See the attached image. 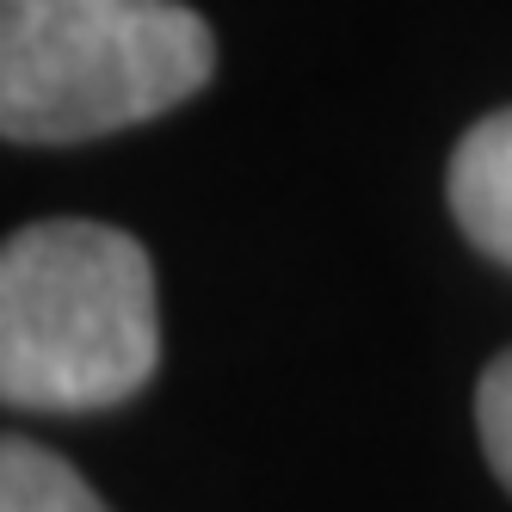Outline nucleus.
I'll return each instance as SVG.
<instances>
[{
    "mask_svg": "<svg viewBox=\"0 0 512 512\" xmlns=\"http://www.w3.org/2000/svg\"><path fill=\"white\" fill-rule=\"evenodd\" d=\"M161 364L155 266L124 229L31 223L0 247V395L87 414L130 401Z\"/></svg>",
    "mask_w": 512,
    "mask_h": 512,
    "instance_id": "f257e3e1",
    "label": "nucleus"
},
{
    "mask_svg": "<svg viewBox=\"0 0 512 512\" xmlns=\"http://www.w3.org/2000/svg\"><path fill=\"white\" fill-rule=\"evenodd\" d=\"M210 68L216 38L179 0H0L7 142H93L149 124Z\"/></svg>",
    "mask_w": 512,
    "mask_h": 512,
    "instance_id": "f03ea898",
    "label": "nucleus"
},
{
    "mask_svg": "<svg viewBox=\"0 0 512 512\" xmlns=\"http://www.w3.org/2000/svg\"><path fill=\"white\" fill-rule=\"evenodd\" d=\"M451 210L463 235L512 266V105L482 118L451 155Z\"/></svg>",
    "mask_w": 512,
    "mask_h": 512,
    "instance_id": "7ed1b4c3",
    "label": "nucleus"
},
{
    "mask_svg": "<svg viewBox=\"0 0 512 512\" xmlns=\"http://www.w3.org/2000/svg\"><path fill=\"white\" fill-rule=\"evenodd\" d=\"M0 512H105L99 494L56 451L7 438L0 445Z\"/></svg>",
    "mask_w": 512,
    "mask_h": 512,
    "instance_id": "20e7f679",
    "label": "nucleus"
},
{
    "mask_svg": "<svg viewBox=\"0 0 512 512\" xmlns=\"http://www.w3.org/2000/svg\"><path fill=\"white\" fill-rule=\"evenodd\" d=\"M475 426H482V451L500 475V488L512 494V346L482 371V389H475Z\"/></svg>",
    "mask_w": 512,
    "mask_h": 512,
    "instance_id": "39448f33",
    "label": "nucleus"
}]
</instances>
